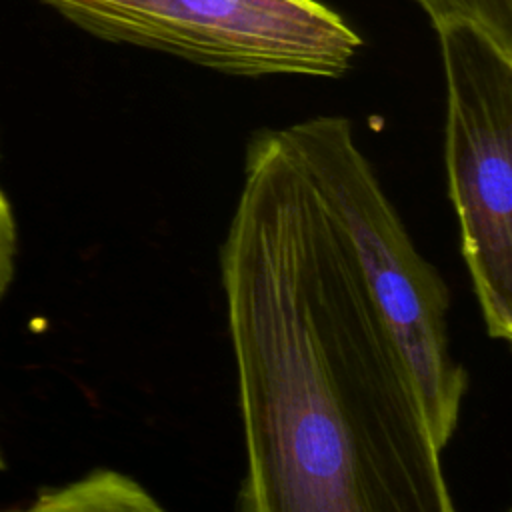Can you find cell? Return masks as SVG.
Instances as JSON below:
<instances>
[{"label": "cell", "mask_w": 512, "mask_h": 512, "mask_svg": "<svg viewBox=\"0 0 512 512\" xmlns=\"http://www.w3.org/2000/svg\"><path fill=\"white\" fill-rule=\"evenodd\" d=\"M242 512H452L450 290L344 116L252 134L220 246Z\"/></svg>", "instance_id": "cell-1"}, {"label": "cell", "mask_w": 512, "mask_h": 512, "mask_svg": "<svg viewBox=\"0 0 512 512\" xmlns=\"http://www.w3.org/2000/svg\"><path fill=\"white\" fill-rule=\"evenodd\" d=\"M88 34L232 76H344L356 30L320 0H42Z\"/></svg>", "instance_id": "cell-2"}, {"label": "cell", "mask_w": 512, "mask_h": 512, "mask_svg": "<svg viewBox=\"0 0 512 512\" xmlns=\"http://www.w3.org/2000/svg\"><path fill=\"white\" fill-rule=\"evenodd\" d=\"M446 82L444 160L460 252L486 332L512 338V50L472 26L436 30Z\"/></svg>", "instance_id": "cell-3"}, {"label": "cell", "mask_w": 512, "mask_h": 512, "mask_svg": "<svg viewBox=\"0 0 512 512\" xmlns=\"http://www.w3.org/2000/svg\"><path fill=\"white\" fill-rule=\"evenodd\" d=\"M434 30L466 24L512 50V0H414Z\"/></svg>", "instance_id": "cell-4"}, {"label": "cell", "mask_w": 512, "mask_h": 512, "mask_svg": "<svg viewBox=\"0 0 512 512\" xmlns=\"http://www.w3.org/2000/svg\"><path fill=\"white\" fill-rule=\"evenodd\" d=\"M134 484L112 472H96L88 478L72 482L62 488L42 490L30 510H102L124 508L126 498L134 496Z\"/></svg>", "instance_id": "cell-5"}, {"label": "cell", "mask_w": 512, "mask_h": 512, "mask_svg": "<svg viewBox=\"0 0 512 512\" xmlns=\"http://www.w3.org/2000/svg\"><path fill=\"white\" fill-rule=\"evenodd\" d=\"M16 264V220L12 204L0 186V298L6 294Z\"/></svg>", "instance_id": "cell-6"}, {"label": "cell", "mask_w": 512, "mask_h": 512, "mask_svg": "<svg viewBox=\"0 0 512 512\" xmlns=\"http://www.w3.org/2000/svg\"><path fill=\"white\" fill-rule=\"evenodd\" d=\"M6 468V464H4V458H2V454H0V470H4Z\"/></svg>", "instance_id": "cell-7"}]
</instances>
